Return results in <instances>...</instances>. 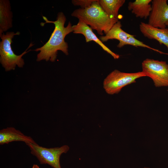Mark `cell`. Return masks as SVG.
Listing matches in <instances>:
<instances>
[{"mask_svg":"<svg viewBox=\"0 0 168 168\" xmlns=\"http://www.w3.org/2000/svg\"><path fill=\"white\" fill-rule=\"evenodd\" d=\"M43 17L46 21L44 23L54 24V29L48 41L42 46L34 50L40 51L37 55V61L45 60L54 62L57 58L58 50L61 51L66 55L68 54V45L65 41V38L67 35L73 31L72 26L69 22L67 26H64L66 18L62 12L58 14L57 19L54 21H49L46 17Z\"/></svg>","mask_w":168,"mask_h":168,"instance_id":"obj_1","label":"cell"},{"mask_svg":"<svg viewBox=\"0 0 168 168\" xmlns=\"http://www.w3.org/2000/svg\"><path fill=\"white\" fill-rule=\"evenodd\" d=\"M72 16L84 22L96 30L101 35L106 34L118 21L109 16L100 7L98 0H95L89 7L77 9L71 14Z\"/></svg>","mask_w":168,"mask_h":168,"instance_id":"obj_2","label":"cell"},{"mask_svg":"<svg viewBox=\"0 0 168 168\" xmlns=\"http://www.w3.org/2000/svg\"><path fill=\"white\" fill-rule=\"evenodd\" d=\"M20 32L17 31L7 32L3 33L0 36L2 40L0 42V62L6 71L14 70L16 66L22 68L24 64L22 56L31 50L27 51L28 48L33 45L31 43L28 48L22 54L19 55L16 54L12 50L11 47L12 39L15 35H19Z\"/></svg>","mask_w":168,"mask_h":168,"instance_id":"obj_3","label":"cell"},{"mask_svg":"<svg viewBox=\"0 0 168 168\" xmlns=\"http://www.w3.org/2000/svg\"><path fill=\"white\" fill-rule=\"evenodd\" d=\"M144 77L146 76L142 71L125 73L116 69L110 73L104 80L103 88L109 94H118L124 87L135 82L136 79Z\"/></svg>","mask_w":168,"mask_h":168,"instance_id":"obj_4","label":"cell"},{"mask_svg":"<svg viewBox=\"0 0 168 168\" xmlns=\"http://www.w3.org/2000/svg\"><path fill=\"white\" fill-rule=\"evenodd\" d=\"M26 144L29 147L31 153L37 158L41 164H47L54 168H61L60 156L62 153L67 152L69 149L67 145L60 147L47 148L30 142Z\"/></svg>","mask_w":168,"mask_h":168,"instance_id":"obj_5","label":"cell"},{"mask_svg":"<svg viewBox=\"0 0 168 168\" xmlns=\"http://www.w3.org/2000/svg\"><path fill=\"white\" fill-rule=\"evenodd\" d=\"M142 67L146 77L152 79L156 87L168 86V64L166 61L146 58Z\"/></svg>","mask_w":168,"mask_h":168,"instance_id":"obj_6","label":"cell"},{"mask_svg":"<svg viewBox=\"0 0 168 168\" xmlns=\"http://www.w3.org/2000/svg\"><path fill=\"white\" fill-rule=\"evenodd\" d=\"M122 25L118 21L112 27L105 36L100 37L102 42L107 41L110 39H116L119 41L117 47L121 48L126 45H130L135 47H141L147 48L157 52L161 54L168 55L166 53L157 49L153 48L135 38V36L128 34L124 30L121 28Z\"/></svg>","mask_w":168,"mask_h":168,"instance_id":"obj_7","label":"cell"},{"mask_svg":"<svg viewBox=\"0 0 168 168\" xmlns=\"http://www.w3.org/2000/svg\"><path fill=\"white\" fill-rule=\"evenodd\" d=\"M148 24L156 28H166L168 22V4L167 0H153Z\"/></svg>","mask_w":168,"mask_h":168,"instance_id":"obj_8","label":"cell"},{"mask_svg":"<svg viewBox=\"0 0 168 168\" xmlns=\"http://www.w3.org/2000/svg\"><path fill=\"white\" fill-rule=\"evenodd\" d=\"M72 29L73 33L84 35L86 42L94 41L100 45L104 50L111 55L114 59H118L119 58V55L112 52L105 45L93 32L92 29L83 21L79 20L77 25L72 26Z\"/></svg>","mask_w":168,"mask_h":168,"instance_id":"obj_9","label":"cell"},{"mask_svg":"<svg viewBox=\"0 0 168 168\" xmlns=\"http://www.w3.org/2000/svg\"><path fill=\"white\" fill-rule=\"evenodd\" d=\"M139 27L144 36L157 40L160 44L164 45L168 50V28L155 27L143 22L140 23Z\"/></svg>","mask_w":168,"mask_h":168,"instance_id":"obj_10","label":"cell"},{"mask_svg":"<svg viewBox=\"0 0 168 168\" xmlns=\"http://www.w3.org/2000/svg\"><path fill=\"white\" fill-rule=\"evenodd\" d=\"M14 141H22L25 143L30 142L37 144L31 137L25 135L13 127H7L0 130V145Z\"/></svg>","mask_w":168,"mask_h":168,"instance_id":"obj_11","label":"cell"},{"mask_svg":"<svg viewBox=\"0 0 168 168\" xmlns=\"http://www.w3.org/2000/svg\"><path fill=\"white\" fill-rule=\"evenodd\" d=\"M9 0H0V36L12 27V13Z\"/></svg>","mask_w":168,"mask_h":168,"instance_id":"obj_12","label":"cell"},{"mask_svg":"<svg viewBox=\"0 0 168 168\" xmlns=\"http://www.w3.org/2000/svg\"><path fill=\"white\" fill-rule=\"evenodd\" d=\"M152 0H136L129 2L128 8L137 17L147 19L149 17L152 10Z\"/></svg>","mask_w":168,"mask_h":168,"instance_id":"obj_13","label":"cell"},{"mask_svg":"<svg viewBox=\"0 0 168 168\" xmlns=\"http://www.w3.org/2000/svg\"><path fill=\"white\" fill-rule=\"evenodd\" d=\"M125 0H99V3L104 11L110 17L118 19V12Z\"/></svg>","mask_w":168,"mask_h":168,"instance_id":"obj_14","label":"cell"},{"mask_svg":"<svg viewBox=\"0 0 168 168\" xmlns=\"http://www.w3.org/2000/svg\"><path fill=\"white\" fill-rule=\"evenodd\" d=\"M95 0H72V3L75 6H79L82 8H85L91 6Z\"/></svg>","mask_w":168,"mask_h":168,"instance_id":"obj_15","label":"cell"},{"mask_svg":"<svg viewBox=\"0 0 168 168\" xmlns=\"http://www.w3.org/2000/svg\"><path fill=\"white\" fill-rule=\"evenodd\" d=\"M32 168H40L39 166L37 165L34 164L33 165Z\"/></svg>","mask_w":168,"mask_h":168,"instance_id":"obj_16","label":"cell"},{"mask_svg":"<svg viewBox=\"0 0 168 168\" xmlns=\"http://www.w3.org/2000/svg\"><path fill=\"white\" fill-rule=\"evenodd\" d=\"M166 26H168V22H167L166 23Z\"/></svg>","mask_w":168,"mask_h":168,"instance_id":"obj_17","label":"cell"},{"mask_svg":"<svg viewBox=\"0 0 168 168\" xmlns=\"http://www.w3.org/2000/svg\"><path fill=\"white\" fill-rule=\"evenodd\" d=\"M144 168H150L148 167H144Z\"/></svg>","mask_w":168,"mask_h":168,"instance_id":"obj_18","label":"cell"},{"mask_svg":"<svg viewBox=\"0 0 168 168\" xmlns=\"http://www.w3.org/2000/svg\"></svg>","mask_w":168,"mask_h":168,"instance_id":"obj_19","label":"cell"}]
</instances>
